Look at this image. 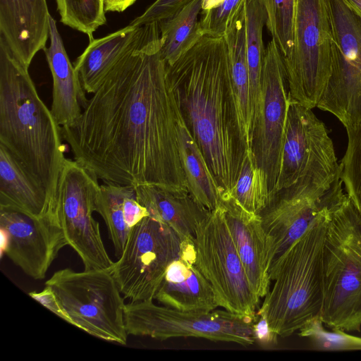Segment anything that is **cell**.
<instances>
[{
    "mask_svg": "<svg viewBox=\"0 0 361 361\" xmlns=\"http://www.w3.org/2000/svg\"><path fill=\"white\" fill-rule=\"evenodd\" d=\"M157 22L108 73L80 116L61 127L74 159L104 183L188 190L180 114L169 87Z\"/></svg>",
    "mask_w": 361,
    "mask_h": 361,
    "instance_id": "obj_1",
    "label": "cell"
},
{
    "mask_svg": "<svg viewBox=\"0 0 361 361\" xmlns=\"http://www.w3.org/2000/svg\"><path fill=\"white\" fill-rule=\"evenodd\" d=\"M166 79L183 121L219 188L231 193L246 152L224 37L203 36L172 65Z\"/></svg>",
    "mask_w": 361,
    "mask_h": 361,
    "instance_id": "obj_2",
    "label": "cell"
},
{
    "mask_svg": "<svg viewBox=\"0 0 361 361\" xmlns=\"http://www.w3.org/2000/svg\"><path fill=\"white\" fill-rule=\"evenodd\" d=\"M28 68L0 37V145L46 191L54 211L66 147L61 128L39 97Z\"/></svg>",
    "mask_w": 361,
    "mask_h": 361,
    "instance_id": "obj_3",
    "label": "cell"
},
{
    "mask_svg": "<svg viewBox=\"0 0 361 361\" xmlns=\"http://www.w3.org/2000/svg\"><path fill=\"white\" fill-rule=\"evenodd\" d=\"M337 204L322 212L269 272L274 283L256 316L264 314L279 336H290L320 317L323 247L331 212Z\"/></svg>",
    "mask_w": 361,
    "mask_h": 361,
    "instance_id": "obj_4",
    "label": "cell"
},
{
    "mask_svg": "<svg viewBox=\"0 0 361 361\" xmlns=\"http://www.w3.org/2000/svg\"><path fill=\"white\" fill-rule=\"evenodd\" d=\"M320 319L331 330H361V216L346 196L331 212L323 247Z\"/></svg>",
    "mask_w": 361,
    "mask_h": 361,
    "instance_id": "obj_5",
    "label": "cell"
},
{
    "mask_svg": "<svg viewBox=\"0 0 361 361\" xmlns=\"http://www.w3.org/2000/svg\"><path fill=\"white\" fill-rule=\"evenodd\" d=\"M45 286L53 290L72 325L98 338L126 344V304L111 270L65 268Z\"/></svg>",
    "mask_w": 361,
    "mask_h": 361,
    "instance_id": "obj_6",
    "label": "cell"
},
{
    "mask_svg": "<svg viewBox=\"0 0 361 361\" xmlns=\"http://www.w3.org/2000/svg\"><path fill=\"white\" fill-rule=\"evenodd\" d=\"M293 49L283 61L289 99L317 107L331 71L332 27L327 0H295Z\"/></svg>",
    "mask_w": 361,
    "mask_h": 361,
    "instance_id": "obj_7",
    "label": "cell"
},
{
    "mask_svg": "<svg viewBox=\"0 0 361 361\" xmlns=\"http://www.w3.org/2000/svg\"><path fill=\"white\" fill-rule=\"evenodd\" d=\"M194 243L196 265L211 284L219 307L255 322L259 299L251 288L220 204L197 226Z\"/></svg>",
    "mask_w": 361,
    "mask_h": 361,
    "instance_id": "obj_8",
    "label": "cell"
},
{
    "mask_svg": "<svg viewBox=\"0 0 361 361\" xmlns=\"http://www.w3.org/2000/svg\"><path fill=\"white\" fill-rule=\"evenodd\" d=\"M124 319L128 335L160 340L198 337L243 346L255 342L254 321L227 310L188 312L156 305L153 300L130 301Z\"/></svg>",
    "mask_w": 361,
    "mask_h": 361,
    "instance_id": "obj_9",
    "label": "cell"
},
{
    "mask_svg": "<svg viewBox=\"0 0 361 361\" xmlns=\"http://www.w3.org/2000/svg\"><path fill=\"white\" fill-rule=\"evenodd\" d=\"M332 27L331 71L317 107L346 131L361 129V17L343 0H327Z\"/></svg>",
    "mask_w": 361,
    "mask_h": 361,
    "instance_id": "obj_10",
    "label": "cell"
},
{
    "mask_svg": "<svg viewBox=\"0 0 361 361\" xmlns=\"http://www.w3.org/2000/svg\"><path fill=\"white\" fill-rule=\"evenodd\" d=\"M97 176L77 161L66 158L54 200V214L85 269L111 270L99 224L93 217L100 189Z\"/></svg>",
    "mask_w": 361,
    "mask_h": 361,
    "instance_id": "obj_11",
    "label": "cell"
},
{
    "mask_svg": "<svg viewBox=\"0 0 361 361\" xmlns=\"http://www.w3.org/2000/svg\"><path fill=\"white\" fill-rule=\"evenodd\" d=\"M345 195L340 175L329 184L303 178L276 192L259 214L267 241L268 271L322 212Z\"/></svg>",
    "mask_w": 361,
    "mask_h": 361,
    "instance_id": "obj_12",
    "label": "cell"
},
{
    "mask_svg": "<svg viewBox=\"0 0 361 361\" xmlns=\"http://www.w3.org/2000/svg\"><path fill=\"white\" fill-rule=\"evenodd\" d=\"M182 240L171 227L147 216L131 228L124 250L111 269L121 293L131 302L154 300Z\"/></svg>",
    "mask_w": 361,
    "mask_h": 361,
    "instance_id": "obj_13",
    "label": "cell"
},
{
    "mask_svg": "<svg viewBox=\"0 0 361 361\" xmlns=\"http://www.w3.org/2000/svg\"><path fill=\"white\" fill-rule=\"evenodd\" d=\"M339 174L340 164L325 124L312 109L289 99L274 194L305 177L329 183Z\"/></svg>",
    "mask_w": 361,
    "mask_h": 361,
    "instance_id": "obj_14",
    "label": "cell"
},
{
    "mask_svg": "<svg viewBox=\"0 0 361 361\" xmlns=\"http://www.w3.org/2000/svg\"><path fill=\"white\" fill-rule=\"evenodd\" d=\"M288 105V84L282 55L271 39L265 48L250 147L257 166L267 176L271 198L279 173Z\"/></svg>",
    "mask_w": 361,
    "mask_h": 361,
    "instance_id": "obj_15",
    "label": "cell"
},
{
    "mask_svg": "<svg viewBox=\"0 0 361 361\" xmlns=\"http://www.w3.org/2000/svg\"><path fill=\"white\" fill-rule=\"evenodd\" d=\"M0 228L8 236L4 255L36 280L45 278L59 252L68 245L63 229L51 216L37 218L0 207Z\"/></svg>",
    "mask_w": 361,
    "mask_h": 361,
    "instance_id": "obj_16",
    "label": "cell"
},
{
    "mask_svg": "<svg viewBox=\"0 0 361 361\" xmlns=\"http://www.w3.org/2000/svg\"><path fill=\"white\" fill-rule=\"evenodd\" d=\"M181 240L179 256L167 267L154 300L181 311L215 310L219 307L215 293L196 265L194 238Z\"/></svg>",
    "mask_w": 361,
    "mask_h": 361,
    "instance_id": "obj_17",
    "label": "cell"
},
{
    "mask_svg": "<svg viewBox=\"0 0 361 361\" xmlns=\"http://www.w3.org/2000/svg\"><path fill=\"white\" fill-rule=\"evenodd\" d=\"M220 204L251 288L259 299L264 298L271 280L260 216L246 210L228 192L221 195Z\"/></svg>",
    "mask_w": 361,
    "mask_h": 361,
    "instance_id": "obj_18",
    "label": "cell"
},
{
    "mask_svg": "<svg viewBox=\"0 0 361 361\" xmlns=\"http://www.w3.org/2000/svg\"><path fill=\"white\" fill-rule=\"evenodd\" d=\"M50 16L47 0H0V37L27 68L46 48Z\"/></svg>",
    "mask_w": 361,
    "mask_h": 361,
    "instance_id": "obj_19",
    "label": "cell"
},
{
    "mask_svg": "<svg viewBox=\"0 0 361 361\" xmlns=\"http://www.w3.org/2000/svg\"><path fill=\"white\" fill-rule=\"evenodd\" d=\"M49 39V46L44 51L53 79L51 112L63 127L73 123L80 116L88 99L51 16Z\"/></svg>",
    "mask_w": 361,
    "mask_h": 361,
    "instance_id": "obj_20",
    "label": "cell"
},
{
    "mask_svg": "<svg viewBox=\"0 0 361 361\" xmlns=\"http://www.w3.org/2000/svg\"><path fill=\"white\" fill-rule=\"evenodd\" d=\"M137 201L149 216L171 227L181 240L194 238L200 223L211 212L185 190H171L153 185L135 186Z\"/></svg>",
    "mask_w": 361,
    "mask_h": 361,
    "instance_id": "obj_21",
    "label": "cell"
},
{
    "mask_svg": "<svg viewBox=\"0 0 361 361\" xmlns=\"http://www.w3.org/2000/svg\"><path fill=\"white\" fill-rule=\"evenodd\" d=\"M142 26H128L99 39H91L74 63L84 90L93 94L118 62L136 46Z\"/></svg>",
    "mask_w": 361,
    "mask_h": 361,
    "instance_id": "obj_22",
    "label": "cell"
},
{
    "mask_svg": "<svg viewBox=\"0 0 361 361\" xmlns=\"http://www.w3.org/2000/svg\"><path fill=\"white\" fill-rule=\"evenodd\" d=\"M0 207L16 209L37 218L47 216L56 218L46 191L1 145Z\"/></svg>",
    "mask_w": 361,
    "mask_h": 361,
    "instance_id": "obj_23",
    "label": "cell"
},
{
    "mask_svg": "<svg viewBox=\"0 0 361 361\" xmlns=\"http://www.w3.org/2000/svg\"><path fill=\"white\" fill-rule=\"evenodd\" d=\"M224 37L227 45L239 127L247 149L251 147L252 125L249 70L245 42V5L232 20Z\"/></svg>",
    "mask_w": 361,
    "mask_h": 361,
    "instance_id": "obj_24",
    "label": "cell"
},
{
    "mask_svg": "<svg viewBox=\"0 0 361 361\" xmlns=\"http://www.w3.org/2000/svg\"><path fill=\"white\" fill-rule=\"evenodd\" d=\"M202 10V0H190L176 13L158 22L161 41L160 54L166 65L175 63L204 36L198 18Z\"/></svg>",
    "mask_w": 361,
    "mask_h": 361,
    "instance_id": "obj_25",
    "label": "cell"
},
{
    "mask_svg": "<svg viewBox=\"0 0 361 361\" xmlns=\"http://www.w3.org/2000/svg\"><path fill=\"white\" fill-rule=\"evenodd\" d=\"M179 142L189 193L208 210H214L220 204L219 188L181 116L179 121Z\"/></svg>",
    "mask_w": 361,
    "mask_h": 361,
    "instance_id": "obj_26",
    "label": "cell"
},
{
    "mask_svg": "<svg viewBox=\"0 0 361 361\" xmlns=\"http://www.w3.org/2000/svg\"><path fill=\"white\" fill-rule=\"evenodd\" d=\"M266 12L259 0H247L245 4V42L249 70L251 125L257 114L261 90L262 71L265 54L263 27Z\"/></svg>",
    "mask_w": 361,
    "mask_h": 361,
    "instance_id": "obj_27",
    "label": "cell"
},
{
    "mask_svg": "<svg viewBox=\"0 0 361 361\" xmlns=\"http://www.w3.org/2000/svg\"><path fill=\"white\" fill-rule=\"evenodd\" d=\"M133 187L104 183L100 185L96 201V212L102 216L108 228L118 258L124 250L131 229L125 220L124 201Z\"/></svg>",
    "mask_w": 361,
    "mask_h": 361,
    "instance_id": "obj_28",
    "label": "cell"
},
{
    "mask_svg": "<svg viewBox=\"0 0 361 361\" xmlns=\"http://www.w3.org/2000/svg\"><path fill=\"white\" fill-rule=\"evenodd\" d=\"M246 210L259 214L271 202L267 176L250 149L245 152L236 183L230 193Z\"/></svg>",
    "mask_w": 361,
    "mask_h": 361,
    "instance_id": "obj_29",
    "label": "cell"
},
{
    "mask_svg": "<svg viewBox=\"0 0 361 361\" xmlns=\"http://www.w3.org/2000/svg\"><path fill=\"white\" fill-rule=\"evenodd\" d=\"M266 12V27L276 43L283 61L293 51L295 0H259Z\"/></svg>",
    "mask_w": 361,
    "mask_h": 361,
    "instance_id": "obj_30",
    "label": "cell"
},
{
    "mask_svg": "<svg viewBox=\"0 0 361 361\" xmlns=\"http://www.w3.org/2000/svg\"><path fill=\"white\" fill-rule=\"evenodd\" d=\"M60 21L92 39L106 19L103 0H56Z\"/></svg>",
    "mask_w": 361,
    "mask_h": 361,
    "instance_id": "obj_31",
    "label": "cell"
},
{
    "mask_svg": "<svg viewBox=\"0 0 361 361\" xmlns=\"http://www.w3.org/2000/svg\"><path fill=\"white\" fill-rule=\"evenodd\" d=\"M345 153L340 163V176L345 193L361 216V129L348 132Z\"/></svg>",
    "mask_w": 361,
    "mask_h": 361,
    "instance_id": "obj_32",
    "label": "cell"
},
{
    "mask_svg": "<svg viewBox=\"0 0 361 361\" xmlns=\"http://www.w3.org/2000/svg\"><path fill=\"white\" fill-rule=\"evenodd\" d=\"M320 317L305 324L298 335L310 340L314 348L319 350H361V338L341 330L326 331Z\"/></svg>",
    "mask_w": 361,
    "mask_h": 361,
    "instance_id": "obj_33",
    "label": "cell"
},
{
    "mask_svg": "<svg viewBox=\"0 0 361 361\" xmlns=\"http://www.w3.org/2000/svg\"><path fill=\"white\" fill-rule=\"evenodd\" d=\"M247 0H224L219 6L202 11L200 19L204 36L224 37L232 20L244 7Z\"/></svg>",
    "mask_w": 361,
    "mask_h": 361,
    "instance_id": "obj_34",
    "label": "cell"
},
{
    "mask_svg": "<svg viewBox=\"0 0 361 361\" xmlns=\"http://www.w3.org/2000/svg\"><path fill=\"white\" fill-rule=\"evenodd\" d=\"M190 0H156L142 14L133 19L129 25L142 26L147 23L159 22L168 18Z\"/></svg>",
    "mask_w": 361,
    "mask_h": 361,
    "instance_id": "obj_35",
    "label": "cell"
},
{
    "mask_svg": "<svg viewBox=\"0 0 361 361\" xmlns=\"http://www.w3.org/2000/svg\"><path fill=\"white\" fill-rule=\"evenodd\" d=\"M124 216L128 226L131 228L144 218L149 216V212L137 200L133 186L124 201Z\"/></svg>",
    "mask_w": 361,
    "mask_h": 361,
    "instance_id": "obj_36",
    "label": "cell"
},
{
    "mask_svg": "<svg viewBox=\"0 0 361 361\" xmlns=\"http://www.w3.org/2000/svg\"><path fill=\"white\" fill-rule=\"evenodd\" d=\"M28 294L31 298L38 301L56 316L68 324H72L71 319L64 311L55 293L49 286H46V288H44L42 291H32Z\"/></svg>",
    "mask_w": 361,
    "mask_h": 361,
    "instance_id": "obj_37",
    "label": "cell"
},
{
    "mask_svg": "<svg viewBox=\"0 0 361 361\" xmlns=\"http://www.w3.org/2000/svg\"><path fill=\"white\" fill-rule=\"evenodd\" d=\"M252 329L255 341L262 345L268 346L277 343L279 336L271 330L264 314L257 315Z\"/></svg>",
    "mask_w": 361,
    "mask_h": 361,
    "instance_id": "obj_38",
    "label": "cell"
},
{
    "mask_svg": "<svg viewBox=\"0 0 361 361\" xmlns=\"http://www.w3.org/2000/svg\"><path fill=\"white\" fill-rule=\"evenodd\" d=\"M136 0H103L105 11L123 12L133 5Z\"/></svg>",
    "mask_w": 361,
    "mask_h": 361,
    "instance_id": "obj_39",
    "label": "cell"
},
{
    "mask_svg": "<svg viewBox=\"0 0 361 361\" xmlns=\"http://www.w3.org/2000/svg\"><path fill=\"white\" fill-rule=\"evenodd\" d=\"M343 1L361 17V0H343Z\"/></svg>",
    "mask_w": 361,
    "mask_h": 361,
    "instance_id": "obj_40",
    "label": "cell"
},
{
    "mask_svg": "<svg viewBox=\"0 0 361 361\" xmlns=\"http://www.w3.org/2000/svg\"><path fill=\"white\" fill-rule=\"evenodd\" d=\"M224 0H202V10H208L221 4Z\"/></svg>",
    "mask_w": 361,
    "mask_h": 361,
    "instance_id": "obj_41",
    "label": "cell"
},
{
    "mask_svg": "<svg viewBox=\"0 0 361 361\" xmlns=\"http://www.w3.org/2000/svg\"><path fill=\"white\" fill-rule=\"evenodd\" d=\"M1 233V255H4L5 250L8 245V236L5 231L0 228Z\"/></svg>",
    "mask_w": 361,
    "mask_h": 361,
    "instance_id": "obj_42",
    "label": "cell"
}]
</instances>
